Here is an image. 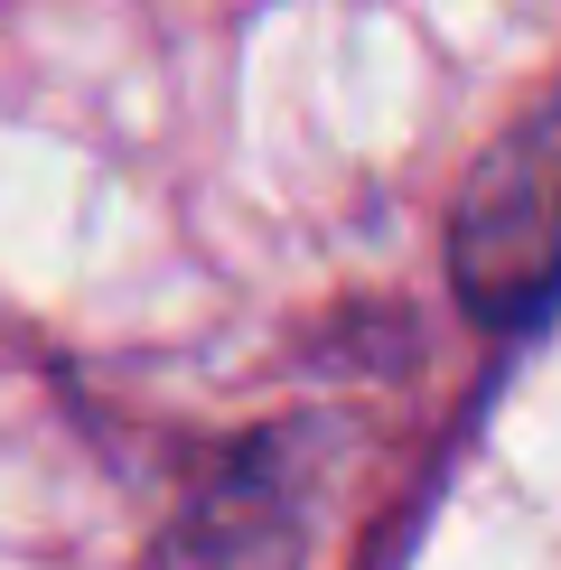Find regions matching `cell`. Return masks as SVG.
<instances>
[{"instance_id": "1", "label": "cell", "mask_w": 561, "mask_h": 570, "mask_svg": "<svg viewBox=\"0 0 561 570\" xmlns=\"http://www.w3.org/2000/svg\"><path fill=\"white\" fill-rule=\"evenodd\" d=\"M450 272L486 318H533L561 299V85L478 159L450 216Z\"/></svg>"}, {"instance_id": "2", "label": "cell", "mask_w": 561, "mask_h": 570, "mask_svg": "<svg viewBox=\"0 0 561 570\" xmlns=\"http://www.w3.org/2000/svg\"><path fill=\"white\" fill-rule=\"evenodd\" d=\"M291 495L299 487L272 478V449H253V459L234 468L197 514H187V533L169 542V561H159V570H291V552H299Z\"/></svg>"}]
</instances>
